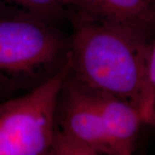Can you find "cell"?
<instances>
[{"mask_svg": "<svg viewBox=\"0 0 155 155\" xmlns=\"http://www.w3.org/2000/svg\"><path fill=\"white\" fill-rule=\"evenodd\" d=\"M68 56L69 36L53 23L0 17V99L47 82Z\"/></svg>", "mask_w": 155, "mask_h": 155, "instance_id": "cell-2", "label": "cell"}, {"mask_svg": "<svg viewBox=\"0 0 155 155\" xmlns=\"http://www.w3.org/2000/svg\"><path fill=\"white\" fill-rule=\"evenodd\" d=\"M68 62L49 80L29 91L0 99V155H50L57 99Z\"/></svg>", "mask_w": 155, "mask_h": 155, "instance_id": "cell-3", "label": "cell"}, {"mask_svg": "<svg viewBox=\"0 0 155 155\" xmlns=\"http://www.w3.org/2000/svg\"><path fill=\"white\" fill-rule=\"evenodd\" d=\"M148 79H149L152 105H151V118L149 125L155 130V40L153 41L150 51L148 63Z\"/></svg>", "mask_w": 155, "mask_h": 155, "instance_id": "cell-8", "label": "cell"}, {"mask_svg": "<svg viewBox=\"0 0 155 155\" xmlns=\"http://www.w3.org/2000/svg\"><path fill=\"white\" fill-rule=\"evenodd\" d=\"M67 17L131 29L155 40V0H70Z\"/></svg>", "mask_w": 155, "mask_h": 155, "instance_id": "cell-5", "label": "cell"}, {"mask_svg": "<svg viewBox=\"0 0 155 155\" xmlns=\"http://www.w3.org/2000/svg\"><path fill=\"white\" fill-rule=\"evenodd\" d=\"M117 155L91 89L69 72L57 99L50 155Z\"/></svg>", "mask_w": 155, "mask_h": 155, "instance_id": "cell-4", "label": "cell"}, {"mask_svg": "<svg viewBox=\"0 0 155 155\" xmlns=\"http://www.w3.org/2000/svg\"><path fill=\"white\" fill-rule=\"evenodd\" d=\"M69 74L91 88L136 108L149 125L152 97L148 63L153 40L131 29L72 21Z\"/></svg>", "mask_w": 155, "mask_h": 155, "instance_id": "cell-1", "label": "cell"}, {"mask_svg": "<svg viewBox=\"0 0 155 155\" xmlns=\"http://www.w3.org/2000/svg\"><path fill=\"white\" fill-rule=\"evenodd\" d=\"M70 0H0V17L53 23L67 17Z\"/></svg>", "mask_w": 155, "mask_h": 155, "instance_id": "cell-7", "label": "cell"}, {"mask_svg": "<svg viewBox=\"0 0 155 155\" xmlns=\"http://www.w3.org/2000/svg\"><path fill=\"white\" fill-rule=\"evenodd\" d=\"M91 89L116 154H131L135 147L140 126L145 123L143 116L127 102Z\"/></svg>", "mask_w": 155, "mask_h": 155, "instance_id": "cell-6", "label": "cell"}]
</instances>
